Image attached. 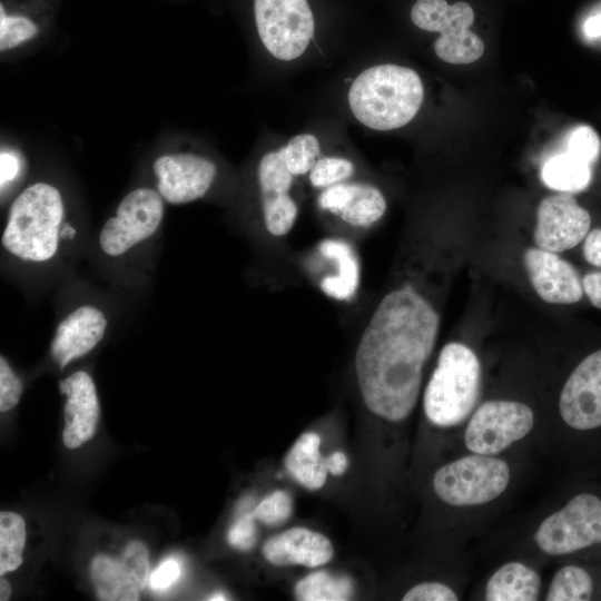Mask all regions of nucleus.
Listing matches in <instances>:
<instances>
[{
  "mask_svg": "<svg viewBox=\"0 0 601 601\" xmlns=\"http://www.w3.org/2000/svg\"><path fill=\"white\" fill-rule=\"evenodd\" d=\"M440 321L396 309L372 312L354 355L356 386L371 413L393 423L412 413Z\"/></svg>",
  "mask_w": 601,
  "mask_h": 601,
  "instance_id": "f257e3e1",
  "label": "nucleus"
},
{
  "mask_svg": "<svg viewBox=\"0 0 601 601\" xmlns=\"http://www.w3.org/2000/svg\"><path fill=\"white\" fill-rule=\"evenodd\" d=\"M423 98L420 76L411 68L391 63L364 70L348 91L355 118L375 130H393L408 124L420 110Z\"/></svg>",
  "mask_w": 601,
  "mask_h": 601,
  "instance_id": "f03ea898",
  "label": "nucleus"
},
{
  "mask_svg": "<svg viewBox=\"0 0 601 601\" xmlns=\"http://www.w3.org/2000/svg\"><path fill=\"white\" fill-rule=\"evenodd\" d=\"M480 385L481 364L475 353L460 342L447 343L424 391L425 416L440 427L460 424L473 410Z\"/></svg>",
  "mask_w": 601,
  "mask_h": 601,
  "instance_id": "7ed1b4c3",
  "label": "nucleus"
},
{
  "mask_svg": "<svg viewBox=\"0 0 601 601\" xmlns=\"http://www.w3.org/2000/svg\"><path fill=\"white\" fill-rule=\"evenodd\" d=\"M63 204L58 189L38 183L12 203L2 245L12 255L32 262L51 258L58 248Z\"/></svg>",
  "mask_w": 601,
  "mask_h": 601,
  "instance_id": "20e7f679",
  "label": "nucleus"
},
{
  "mask_svg": "<svg viewBox=\"0 0 601 601\" xmlns=\"http://www.w3.org/2000/svg\"><path fill=\"white\" fill-rule=\"evenodd\" d=\"M509 481L510 469L506 462L475 453L440 467L433 476V489L450 505L472 506L500 496Z\"/></svg>",
  "mask_w": 601,
  "mask_h": 601,
  "instance_id": "39448f33",
  "label": "nucleus"
},
{
  "mask_svg": "<svg viewBox=\"0 0 601 601\" xmlns=\"http://www.w3.org/2000/svg\"><path fill=\"white\" fill-rule=\"evenodd\" d=\"M411 19L420 29L440 32L434 51L445 62L472 63L484 53V42L470 30L474 11L466 2L449 4L446 0H417L412 7Z\"/></svg>",
  "mask_w": 601,
  "mask_h": 601,
  "instance_id": "423d86ee",
  "label": "nucleus"
},
{
  "mask_svg": "<svg viewBox=\"0 0 601 601\" xmlns=\"http://www.w3.org/2000/svg\"><path fill=\"white\" fill-rule=\"evenodd\" d=\"M259 38L272 56L294 60L302 56L314 35V17L307 0H255Z\"/></svg>",
  "mask_w": 601,
  "mask_h": 601,
  "instance_id": "0eeeda50",
  "label": "nucleus"
},
{
  "mask_svg": "<svg viewBox=\"0 0 601 601\" xmlns=\"http://www.w3.org/2000/svg\"><path fill=\"white\" fill-rule=\"evenodd\" d=\"M534 541L550 555L569 554L601 543V500L590 493L574 496L540 524Z\"/></svg>",
  "mask_w": 601,
  "mask_h": 601,
  "instance_id": "6e6552de",
  "label": "nucleus"
},
{
  "mask_svg": "<svg viewBox=\"0 0 601 601\" xmlns=\"http://www.w3.org/2000/svg\"><path fill=\"white\" fill-rule=\"evenodd\" d=\"M533 424L534 415L528 405L514 401H487L472 415L464 442L473 453L499 454L523 439Z\"/></svg>",
  "mask_w": 601,
  "mask_h": 601,
  "instance_id": "1a4fd4ad",
  "label": "nucleus"
},
{
  "mask_svg": "<svg viewBox=\"0 0 601 601\" xmlns=\"http://www.w3.org/2000/svg\"><path fill=\"white\" fill-rule=\"evenodd\" d=\"M257 176L266 238L272 242V248L279 249L284 247L298 216V206L290 196L296 176L288 169L280 149L262 157Z\"/></svg>",
  "mask_w": 601,
  "mask_h": 601,
  "instance_id": "9d476101",
  "label": "nucleus"
},
{
  "mask_svg": "<svg viewBox=\"0 0 601 601\" xmlns=\"http://www.w3.org/2000/svg\"><path fill=\"white\" fill-rule=\"evenodd\" d=\"M164 216L160 195L150 188H138L125 196L115 217L104 225L99 244L110 256H119L150 237Z\"/></svg>",
  "mask_w": 601,
  "mask_h": 601,
  "instance_id": "9b49d317",
  "label": "nucleus"
},
{
  "mask_svg": "<svg viewBox=\"0 0 601 601\" xmlns=\"http://www.w3.org/2000/svg\"><path fill=\"white\" fill-rule=\"evenodd\" d=\"M318 208L342 224L347 238H361L385 214L386 199L376 186L361 181H343L321 191Z\"/></svg>",
  "mask_w": 601,
  "mask_h": 601,
  "instance_id": "f8f14e48",
  "label": "nucleus"
},
{
  "mask_svg": "<svg viewBox=\"0 0 601 601\" xmlns=\"http://www.w3.org/2000/svg\"><path fill=\"white\" fill-rule=\"evenodd\" d=\"M534 242L539 248L560 253L575 247L589 233L591 217L569 193L543 198L536 210Z\"/></svg>",
  "mask_w": 601,
  "mask_h": 601,
  "instance_id": "ddd939ff",
  "label": "nucleus"
},
{
  "mask_svg": "<svg viewBox=\"0 0 601 601\" xmlns=\"http://www.w3.org/2000/svg\"><path fill=\"white\" fill-rule=\"evenodd\" d=\"M559 410L572 428L601 426V349L587 356L571 373L562 388Z\"/></svg>",
  "mask_w": 601,
  "mask_h": 601,
  "instance_id": "4468645a",
  "label": "nucleus"
},
{
  "mask_svg": "<svg viewBox=\"0 0 601 601\" xmlns=\"http://www.w3.org/2000/svg\"><path fill=\"white\" fill-rule=\"evenodd\" d=\"M159 194L170 204H186L205 196L215 176V165L193 154L159 157L154 164Z\"/></svg>",
  "mask_w": 601,
  "mask_h": 601,
  "instance_id": "2eb2a0df",
  "label": "nucleus"
},
{
  "mask_svg": "<svg viewBox=\"0 0 601 601\" xmlns=\"http://www.w3.org/2000/svg\"><path fill=\"white\" fill-rule=\"evenodd\" d=\"M528 276L536 294L546 303L573 304L583 296L579 273L555 253L530 248L524 254Z\"/></svg>",
  "mask_w": 601,
  "mask_h": 601,
  "instance_id": "dca6fc26",
  "label": "nucleus"
},
{
  "mask_svg": "<svg viewBox=\"0 0 601 601\" xmlns=\"http://www.w3.org/2000/svg\"><path fill=\"white\" fill-rule=\"evenodd\" d=\"M60 392L67 396L63 443L68 449H77L96 432L99 420L96 387L90 375L79 371L60 382Z\"/></svg>",
  "mask_w": 601,
  "mask_h": 601,
  "instance_id": "f3484780",
  "label": "nucleus"
},
{
  "mask_svg": "<svg viewBox=\"0 0 601 601\" xmlns=\"http://www.w3.org/2000/svg\"><path fill=\"white\" fill-rule=\"evenodd\" d=\"M105 315L93 306H80L57 327L51 343V356L60 368L90 352L104 337Z\"/></svg>",
  "mask_w": 601,
  "mask_h": 601,
  "instance_id": "a211bd4d",
  "label": "nucleus"
},
{
  "mask_svg": "<svg viewBox=\"0 0 601 601\" xmlns=\"http://www.w3.org/2000/svg\"><path fill=\"white\" fill-rule=\"evenodd\" d=\"M331 541L323 534L306 528L288 529L266 541L264 558L278 566L300 564L317 568L333 556Z\"/></svg>",
  "mask_w": 601,
  "mask_h": 601,
  "instance_id": "6ab92c4d",
  "label": "nucleus"
},
{
  "mask_svg": "<svg viewBox=\"0 0 601 601\" xmlns=\"http://www.w3.org/2000/svg\"><path fill=\"white\" fill-rule=\"evenodd\" d=\"M541 590L538 572L521 562L512 561L497 569L485 589L487 601H535Z\"/></svg>",
  "mask_w": 601,
  "mask_h": 601,
  "instance_id": "aec40b11",
  "label": "nucleus"
},
{
  "mask_svg": "<svg viewBox=\"0 0 601 601\" xmlns=\"http://www.w3.org/2000/svg\"><path fill=\"white\" fill-rule=\"evenodd\" d=\"M319 445L318 434L304 433L296 440L284 460L285 467L293 479L308 490L321 489L327 477V457L322 456Z\"/></svg>",
  "mask_w": 601,
  "mask_h": 601,
  "instance_id": "412c9836",
  "label": "nucleus"
},
{
  "mask_svg": "<svg viewBox=\"0 0 601 601\" xmlns=\"http://www.w3.org/2000/svg\"><path fill=\"white\" fill-rule=\"evenodd\" d=\"M91 580L102 601H136L142 590L122 560L108 555H97L92 560Z\"/></svg>",
  "mask_w": 601,
  "mask_h": 601,
  "instance_id": "4be33fe9",
  "label": "nucleus"
},
{
  "mask_svg": "<svg viewBox=\"0 0 601 601\" xmlns=\"http://www.w3.org/2000/svg\"><path fill=\"white\" fill-rule=\"evenodd\" d=\"M591 177V166L566 151L549 157L541 169L543 183L561 193L572 194L584 190Z\"/></svg>",
  "mask_w": 601,
  "mask_h": 601,
  "instance_id": "5701e85b",
  "label": "nucleus"
},
{
  "mask_svg": "<svg viewBox=\"0 0 601 601\" xmlns=\"http://www.w3.org/2000/svg\"><path fill=\"white\" fill-rule=\"evenodd\" d=\"M294 593L300 601H345L353 594V583L347 577L317 571L298 581Z\"/></svg>",
  "mask_w": 601,
  "mask_h": 601,
  "instance_id": "b1692460",
  "label": "nucleus"
},
{
  "mask_svg": "<svg viewBox=\"0 0 601 601\" xmlns=\"http://www.w3.org/2000/svg\"><path fill=\"white\" fill-rule=\"evenodd\" d=\"M26 525L22 516L3 511L0 513V574L14 571L22 563Z\"/></svg>",
  "mask_w": 601,
  "mask_h": 601,
  "instance_id": "393cba45",
  "label": "nucleus"
},
{
  "mask_svg": "<svg viewBox=\"0 0 601 601\" xmlns=\"http://www.w3.org/2000/svg\"><path fill=\"white\" fill-rule=\"evenodd\" d=\"M593 582L590 574L577 565L561 568L554 574L546 601H587L591 599Z\"/></svg>",
  "mask_w": 601,
  "mask_h": 601,
  "instance_id": "a878e982",
  "label": "nucleus"
},
{
  "mask_svg": "<svg viewBox=\"0 0 601 601\" xmlns=\"http://www.w3.org/2000/svg\"><path fill=\"white\" fill-rule=\"evenodd\" d=\"M279 149L288 169L294 176L308 174L321 152L317 138L309 134L293 137L287 145Z\"/></svg>",
  "mask_w": 601,
  "mask_h": 601,
  "instance_id": "bb28decb",
  "label": "nucleus"
},
{
  "mask_svg": "<svg viewBox=\"0 0 601 601\" xmlns=\"http://www.w3.org/2000/svg\"><path fill=\"white\" fill-rule=\"evenodd\" d=\"M355 171L354 164L341 157H323L317 159L308 173L313 187L325 189L333 185L347 181Z\"/></svg>",
  "mask_w": 601,
  "mask_h": 601,
  "instance_id": "cd10ccee",
  "label": "nucleus"
},
{
  "mask_svg": "<svg viewBox=\"0 0 601 601\" xmlns=\"http://www.w3.org/2000/svg\"><path fill=\"white\" fill-rule=\"evenodd\" d=\"M563 151L592 166L599 158L601 140L592 127L581 125L569 131Z\"/></svg>",
  "mask_w": 601,
  "mask_h": 601,
  "instance_id": "c85d7f7f",
  "label": "nucleus"
},
{
  "mask_svg": "<svg viewBox=\"0 0 601 601\" xmlns=\"http://www.w3.org/2000/svg\"><path fill=\"white\" fill-rule=\"evenodd\" d=\"M255 519L270 526L285 522L292 514V499L284 491L266 496L253 511Z\"/></svg>",
  "mask_w": 601,
  "mask_h": 601,
  "instance_id": "c756f323",
  "label": "nucleus"
},
{
  "mask_svg": "<svg viewBox=\"0 0 601 601\" xmlns=\"http://www.w3.org/2000/svg\"><path fill=\"white\" fill-rule=\"evenodd\" d=\"M36 24L24 17H8L1 7L0 49L7 50L32 38L37 33Z\"/></svg>",
  "mask_w": 601,
  "mask_h": 601,
  "instance_id": "7c9ffc66",
  "label": "nucleus"
},
{
  "mask_svg": "<svg viewBox=\"0 0 601 601\" xmlns=\"http://www.w3.org/2000/svg\"><path fill=\"white\" fill-rule=\"evenodd\" d=\"M255 520L253 511L240 515L228 531V543L242 551L250 550L257 539Z\"/></svg>",
  "mask_w": 601,
  "mask_h": 601,
  "instance_id": "2f4dec72",
  "label": "nucleus"
},
{
  "mask_svg": "<svg viewBox=\"0 0 601 601\" xmlns=\"http://www.w3.org/2000/svg\"><path fill=\"white\" fill-rule=\"evenodd\" d=\"M22 394L19 378L10 368L3 356L0 357V411L7 412L13 408Z\"/></svg>",
  "mask_w": 601,
  "mask_h": 601,
  "instance_id": "473e14b6",
  "label": "nucleus"
},
{
  "mask_svg": "<svg viewBox=\"0 0 601 601\" xmlns=\"http://www.w3.org/2000/svg\"><path fill=\"white\" fill-rule=\"evenodd\" d=\"M122 562L129 568L141 589L149 579V559L146 546L138 541L127 544L121 556Z\"/></svg>",
  "mask_w": 601,
  "mask_h": 601,
  "instance_id": "72a5a7b5",
  "label": "nucleus"
},
{
  "mask_svg": "<svg viewBox=\"0 0 601 601\" xmlns=\"http://www.w3.org/2000/svg\"><path fill=\"white\" fill-rule=\"evenodd\" d=\"M403 601H456V593L440 582H423L411 588L402 598Z\"/></svg>",
  "mask_w": 601,
  "mask_h": 601,
  "instance_id": "f704fd0d",
  "label": "nucleus"
},
{
  "mask_svg": "<svg viewBox=\"0 0 601 601\" xmlns=\"http://www.w3.org/2000/svg\"><path fill=\"white\" fill-rule=\"evenodd\" d=\"M181 575V564L175 558L164 560L150 574L148 582L151 590L161 592L175 584Z\"/></svg>",
  "mask_w": 601,
  "mask_h": 601,
  "instance_id": "c9c22d12",
  "label": "nucleus"
},
{
  "mask_svg": "<svg viewBox=\"0 0 601 601\" xmlns=\"http://www.w3.org/2000/svg\"><path fill=\"white\" fill-rule=\"evenodd\" d=\"M583 256L588 263L601 267V228H595L585 236Z\"/></svg>",
  "mask_w": 601,
  "mask_h": 601,
  "instance_id": "e433bc0d",
  "label": "nucleus"
},
{
  "mask_svg": "<svg viewBox=\"0 0 601 601\" xmlns=\"http://www.w3.org/2000/svg\"><path fill=\"white\" fill-rule=\"evenodd\" d=\"M582 285L592 305L601 309V272L585 275Z\"/></svg>",
  "mask_w": 601,
  "mask_h": 601,
  "instance_id": "4c0bfd02",
  "label": "nucleus"
},
{
  "mask_svg": "<svg viewBox=\"0 0 601 601\" xmlns=\"http://www.w3.org/2000/svg\"><path fill=\"white\" fill-rule=\"evenodd\" d=\"M19 171V161L16 156L9 152H1L0 156V178L1 186L11 181Z\"/></svg>",
  "mask_w": 601,
  "mask_h": 601,
  "instance_id": "58836bf2",
  "label": "nucleus"
},
{
  "mask_svg": "<svg viewBox=\"0 0 601 601\" xmlns=\"http://www.w3.org/2000/svg\"><path fill=\"white\" fill-rule=\"evenodd\" d=\"M328 472L334 475H341L347 467L346 455L342 452H334L327 457Z\"/></svg>",
  "mask_w": 601,
  "mask_h": 601,
  "instance_id": "ea45409f",
  "label": "nucleus"
},
{
  "mask_svg": "<svg viewBox=\"0 0 601 601\" xmlns=\"http://www.w3.org/2000/svg\"><path fill=\"white\" fill-rule=\"evenodd\" d=\"M584 32L589 38L601 37V12L590 17L585 21Z\"/></svg>",
  "mask_w": 601,
  "mask_h": 601,
  "instance_id": "a19ab883",
  "label": "nucleus"
},
{
  "mask_svg": "<svg viewBox=\"0 0 601 601\" xmlns=\"http://www.w3.org/2000/svg\"><path fill=\"white\" fill-rule=\"evenodd\" d=\"M11 595V587L6 579L0 580V600L6 601Z\"/></svg>",
  "mask_w": 601,
  "mask_h": 601,
  "instance_id": "79ce46f5",
  "label": "nucleus"
},
{
  "mask_svg": "<svg viewBox=\"0 0 601 601\" xmlns=\"http://www.w3.org/2000/svg\"><path fill=\"white\" fill-rule=\"evenodd\" d=\"M209 600H226V597L223 593H215L208 598Z\"/></svg>",
  "mask_w": 601,
  "mask_h": 601,
  "instance_id": "37998d69",
  "label": "nucleus"
},
{
  "mask_svg": "<svg viewBox=\"0 0 601 601\" xmlns=\"http://www.w3.org/2000/svg\"><path fill=\"white\" fill-rule=\"evenodd\" d=\"M66 234L68 237H72L75 235V230L71 227H66L62 230L61 235H66Z\"/></svg>",
  "mask_w": 601,
  "mask_h": 601,
  "instance_id": "c03bdc74",
  "label": "nucleus"
}]
</instances>
